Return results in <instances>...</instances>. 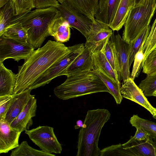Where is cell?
<instances>
[{
    "label": "cell",
    "mask_w": 156,
    "mask_h": 156,
    "mask_svg": "<svg viewBox=\"0 0 156 156\" xmlns=\"http://www.w3.org/2000/svg\"><path fill=\"white\" fill-rule=\"evenodd\" d=\"M63 43L49 40L41 47L34 50L25 60L18 71L13 94L28 89L48 69L69 51Z\"/></svg>",
    "instance_id": "6da1fadb"
},
{
    "label": "cell",
    "mask_w": 156,
    "mask_h": 156,
    "mask_svg": "<svg viewBox=\"0 0 156 156\" xmlns=\"http://www.w3.org/2000/svg\"><path fill=\"white\" fill-rule=\"evenodd\" d=\"M111 114L105 109L89 110L78 136L76 156H99L98 143L102 128Z\"/></svg>",
    "instance_id": "7a4b0ae2"
},
{
    "label": "cell",
    "mask_w": 156,
    "mask_h": 156,
    "mask_svg": "<svg viewBox=\"0 0 156 156\" xmlns=\"http://www.w3.org/2000/svg\"><path fill=\"white\" fill-rule=\"evenodd\" d=\"M100 92L110 93L107 87L94 70L68 76L63 83L54 89L55 95L65 100Z\"/></svg>",
    "instance_id": "3957f363"
},
{
    "label": "cell",
    "mask_w": 156,
    "mask_h": 156,
    "mask_svg": "<svg viewBox=\"0 0 156 156\" xmlns=\"http://www.w3.org/2000/svg\"><path fill=\"white\" fill-rule=\"evenodd\" d=\"M60 16L57 8L50 7L36 9L18 15L14 20L19 21L27 31V42L34 49L40 48L49 36L50 26Z\"/></svg>",
    "instance_id": "277c9868"
},
{
    "label": "cell",
    "mask_w": 156,
    "mask_h": 156,
    "mask_svg": "<svg viewBox=\"0 0 156 156\" xmlns=\"http://www.w3.org/2000/svg\"><path fill=\"white\" fill-rule=\"evenodd\" d=\"M156 9V0H140L131 10L124 24L122 38L130 43L148 26Z\"/></svg>",
    "instance_id": "5b68a950"
},
{
    "label": "cell",
    "mask_w": 156,
    "mask_h": 156,
    "mask_svg": "<svg viewBox=\"0 0 156 156\" xmlns=\"http://www.w3.org/2000/svg\"><path fill=\"white\" fill-rule=\"evenodd\" d=\"M84 44H80L69 47L68 52L43 73L29 89L32 90L44 86L55 78L64 75L67 69L83 50Z\"/></svg>",
    "instance_id": "8992f818"
},
{
    "label": "cell",
    "mask_w": 156,
    "mask_h": 156,
    "mask_svg": "<svg viewBox=\"0 0 156 156\" xmlns=\"http://www.w3.org/2000/svg\"><path fill=\"white\" fill-rule=\"evenodd\" d=\"M109 41L113 54L119 80L124 81L131 76L129 65L130 44L124 41L119 34L113 33Z\"/></svg>",
    "instance_id": "52a82bcc"
},
{
    "label": "cell",
    "mask_w": 156,
    "mask_h": 156,
    "mask_svg": "<svg viewBox=\"0 0 156 156\" xmlns=\"http://www.w3.org/2000/svg\"><path fill=\"white\" fill-rule=\"evenodd\" d=\"M25 133L43 151L50 153H61L62 145L58 140L52 127L39 126L25 131Z\"/></svg>",
    "instance_id": "ba28073f"
},
{
    "label": "cell",
    "mask_w": 156,
    "mask_h": 156,
    "mask_svg": "<svg viewBox=\"0 0 156 156\" xmlns=\"http://www.w3.org/2000/svg\"><path fill=\"white\" fill-rule=\"evenodd\" d=\"M34 48L28 42H23L0 36V63L6 59L12 58L18 62L25 60L31 55Z\"/></svg>",
    "instance_id": "9c48e42d"
},
{
    "label": "cell",
    "mask_w": 156,
    "mask_h": 156,
    "mask_svg": "<svg viewBox=\"0 0 156 156\" xmlns=\"http://www.w3.org/2000/svg\"><path fill=\"white\" fill-rule=\"evenodd\" d=\"M60 16L68 23L71 27L79 31L87 38L93 22L69 4L65 0L57 8Z\"/></svg>",
    "instance_id": "30bf717a"
},
{
    "label": "cell",
    "mask_w": 156,
    "mask_h": 156,
    "mask_svg": "<svg viewBox=\"0 0 156 156\" xmlns=\"http://www.w3.org/2000/svg\"><path fill=\"white\" fill-rule=\"evenodd\" d=\"M108 24L95 18L85 45L92 53L102 51L113 34Z\"/></svg>",
    "instance_id": "8fae6325"
},
{
    "label": "cell",
    "mask_w": 156,
    "mask_h": 156,
    "mask_svg": "<svg viewBox=\"0 0 156 156\" xmlns=\"http://www.w3.org/2000/svg\"><path fill=\"white\" fill-rule=\"evenodd\" d=\"M120 90L123 98L133 101L144 108L152 115L154 114L156 108L150 103L141 90L130 77L123 81Z\"/></svg>",
    "instance_id": "7c38bea8"
},
{
    "label": "cell",
    "mask_w": 156,
    "mask_h": 156,
    "mask_svg": "<svg viewBox=\"0 0 156 156\" xmlns=\"http://www.w3.org/2000/svg\"><path fill=\"white\" fill-rule=\"evenodd\" d=\"M37 99L31 95L23 110L10 124L12 128L21 132L29 130L32 126V118L36 115Z\"/></svg>",
    "instance_id": "4fadbf2b"
},
{
    "label": "cell",
    "mask_w": 156,
    "mask_h": 156,
    "mask_svg": "<svg viewBox=\"0 0 156 156\" xmlns=\"http://www.w3.org/2000/svg\"><path fill=\"white\" fill-rule=\"evenodd\" d=\"M5 120H0V153H6L18 147L21 132L11 127Z\"/></svg>",
    "instance_id": "5bb4252c"
},
{
    "label": "cell",
    "mask_w": 156,
    "mask_h": 156,
    "mask_svg": "<svg viewBox=\"0 0 156 156\" xmlns=\"http://www.w3.org/2000/svg\"><path fill=\"white\" fill-rule=\"evenodd\" d=\"M93 69L92 53L85 45L81 53L66 69L64 75L68 76L86 70Z\"/></svg>",
    "instance_id": "9a60e30c"
},
{
    "label": "cell",
    "mask_w": 156,
    "mask_h": 156,
    "mask_svg": "<svg viewBox=\"0 0 156 156\" xmlns=\"http://www.w3.org/2000/svg\"><path fill=\"white\" fill-rule=\"evenodd\" d=\"M31 90L28 89L20 93L12 95L5 118V121L10 124L21 112L31 95Z\"/></svg>",
    "instance_id": "2e32d148"
},
{
    "label": "cell",
    "mask_w": 156,
    "mask_h": 156,
    "mask_svg": "<svg viewBox=\"0 0 156 156\" xmlns=\"http://www.w3.org/2000/svg\"><path fill=\"white\" fill-rule=\"evenodd\" d=\"M121 0H99L95 19L108 25L112 21Z\"/></svg>",
    "instance_id": "e0dca14e"
},
{
    "label": "cell",
    "mask_w": 156,
    "mask_h": 156,
    "mask_svg": "<svg viewBox=\"0 0 156 156\" xmlns=\"http://www.w3.org/2000/svg\"><path fill=\"white\" fill-rule=\"evenodd\" d=\"M136 4V0H121L109 27L113 31L120 30Z\"/></svg>",
    "instance_id": "ac0fdd59"
},
{
    "label": "cell",
    "mask_w": 156,
    "mask_h": 156,
    "mask_svg": "<svg viewBox=\"0 0 156 156\" xmlns=\"http://www.w3.org/2000/svg\"><path fill=\"white\" fill-rule=\"evenodd\" d=\"M70 27L67 21L60 16L50 26L49 35L52 36L57 42H66L70 37Z\"/></svg>",
    "instance_id": "d6986e66"
},
{
    "label": "cell",
    "mask_w": 156,
    "mask_h": 156,
    "mask_svg": "<svg viewBox=\"0 0 156 156\" xmlns=\"http://www.w3.org/2000/svg\"><path fill=\"white\" fill-rule=\"evenodd\" d=\"M122 145L129 148L135 156H156V144L151 138L143 140L127 142Z\"/></svg>",
    "instance_id": "ffe728a7"
},
{
    "label": "cell",
    "mask_w": 156,
    "mask_h": 156,
    "mask_svg": "<svg viewBox=\"0 0 156 156\" xmlns=\"http://www.w3.org/2000/svg\"><path fill=\"white\" fill-rule=\"evenodd\" d=\"M17 77V74L0 63V96L13 94Z\"/></svg>",
    "instance_id": "44dd1931"
},
{
    "label": "cell",
    "mask_w": 156,
    "mask_h": 156,
    "mask_svg": "<svg viewBox=\"0 0 156 156\" xmlns=\"http://www.w3.org/2000/svg\"><path fill=\"white\" fill-rule=\"evenodd\" d=\"M93 69L100 71L117 82L120 81L116 71L112 68L101 51L92 53Z\"/></svg>",
    "instance_id": "7402d4cb"
},
{
    "label": "cell",
    "mask_w": 156,
    "mask_h": 156,
    "mask_svg": "<svg viewBox=\"0 0 156 156\" xmlns=\"http://www.w3.org/2000/svg\"><path fill=\"white\" fill-rule=\"evenodd\" d=\"M69 4L95 22V15L99 0H66Z\"/></svg>",
    "instance_id": "603a6c76"
},
{
    "label": "cell",
    "mask_w": 156,
    "mask_h": 156,
    "mask_svg": "<svg viewBox=\"0 0 156 156\" xmlns=\"http://www.w3.org/2000/svg\"><path fill=\"white\" fill-rule=\"evenodd\" d=\"M2 35L9 38L27 42L28 35L27 30L19 21L14 19L5 29Z\"/></svg>",
    "instance_id": "cb8c5ba5"
},
{
    "label": "cell",
    "mask_w": 156,
    "mask_h": 156,
    "mask_svg": "<svg viewBox=\"0 0 156 156\" xmlns=\"http://www.w3.org/2000/svg\"><path fill=\"white\" fill-rule=\"evenodd\" d=\"M97 73L108 89L110 94L114 98L116 104H120L123 97L120 92V81L117 82L100 70L93 69Z\"/></svg>",
    "instance_id": "d4e9b609"
},
{
    "label": "cell",
    "mask_w": 156,
    "mask_h": 156,
    "mask_svg": "<svg viewBox=\"0 0 156 156\" xmlns=\"http://www.w3.org/2000/svg\"><path fill=\"white\" fill-rule=\"evenodd\" d=\"M151 27L149 25L146 27L140 33L137 37L130 44L129 57V65L130 67L133 61L136 53L141 48L150 32Z\"/></svg>",
    "instance_id": "484cf974"
},
{
    "label": "cell",
    "mask_w": 156,
    "mask_h": 156,
    "mask_svg": "<svg viewBox=\"0 0 156 156\" xmlns=\"http://www.w3.org/2000/svg\"><path fill=\"white\" fill-rule=\"evenodd\" d=\"M55 155L35 149L28 144L27 142L24 141L19 146L13 150L10 156H54Z\"/></svg>",
    "instance_id": "4316f807"
},
{
    "label": "cell",
    "mask_w": 156,
    "mask_h": 156,
    "mask_svg": "<svg viewBox=\"0 0 156 156\" xmlns=\"http://www.w3.org/2000/svg\"><path fill=\"white\" fill-rule=\"evenodd\" d=\"M129 122L133 126L141 128L152 139L156 137V123L141 118L137 115H133L130 118Z\"/></svg>",
    "instance_id": "83f0119b"
},
{
    "label": "cell",
    "mask_w": 156,
    "mask_h": 156,
    "mask_svg": "<svg viewBox=\"0 0 156 156\" xmlns=\"http://www.w3.org/2000/svg\"><path fill=\"white\" fill-rule=\"evenodd\" d=\"M17 16L13 14L10 1L0 8V36L2 34L5 29L11 23Z\"/></svg>",
    "instance_id": "f1b7e54d"
},
{
    "label": "cell",
    "mask_w": 156,
    "mask_h": 156,
    "mask_svg": "<svg viewBox=\"0 0 156 156\" xmlns=\"http://www.w3.org/2000/svg\"><path fill=\"white\" fill-rule=\"evenodd\" d=\"M100 156H133L135 154L129 148L124 147L119 144L112 145L101 150Z\"/></svg>",
    "instance_id": "f546056e"
},
{
    "label": "cell",
    "mask_w": 156,
    "mask_h": 156,
    "mask_svg": "<svg viewBox=\"0 0 156 156\" xmlns=\"http://www.w3.org/2000/svg\"><path fill=\"white\" fill-rule=\"evenodd\" d=\"M15 16L22 15L35 8L34 0H10Z\"/></svg>",
    "instance_id": "4dcf8cb0"
},
{
    "label": "cell",
    "mask_w": 156,
    "mask_h": 156,
    "mask_svg": "<svg viewBox=\"0 0 156 156\" xmlns=\"http://www.w3.org/2000/svg\"><path fill=\"white\" fill-rule=\"evenodd\" d=\"M138 87L146 97L153 96L156 92V73L147 75L140 82Z\"/></svg>",
    "instance_id": "1f68e13d"
},
{
    "label": "cell",
    "mask_w": 156,
    "mask_h": 156,
    "mask_svg": "<svg viewBox=\"0 0 156 156\" xmlns=\"http://www.w3.org/2000/svg\"><path fill=\"white\" fill-rule=\"evenodd\" d=\"M156 48V18L151 27L149 35L141 48L144 54L143 62L151 51Z\"/></svg>",
    "instance_id": "d6a6232c"
},
{
    "label": "cell",
    "mask_w": 156,
    "mask_h": 156,
    "mask_svg": "<svg viewBox=\"0 0 156 156\" xmlns=\"http://www.w3.org/2000/svg\"><path fill=\"white\" fill-rule=\"evenodd\" d=\"M143 73L147 75L156 73V48L151 51L141 64Z\"/></svg>",
    "instance_id": "836d02e7"
},
{
    "label": "cell",
    "mask_w": 156,
    "mask_h": 156,
    "mask_svg": "<svg viewBox=\"0 0 156 156\" xmlns=\"http://www.w3.org/2000/svg\"><path fill=\"white\" fill-rule=\"evenodd\" d=\"M12 97V95L0 96V120H5Z\"/></svg>",
    "instance_id": "e575fe53"
},
{
    "label": "cell",
    "mask_w": 156,
    "mask_h": 156,
    "mask_svg": "<svg viewBox=\"0 0 156 156\" xmlns=\"http://www.w3.org/2000/svg\"><path fill=\"white\" fill-rule=\"evenodd\" d=\"M144 58V54L141 49L136 53L134 59V62L130 77L134 80L137 75Z\"/></svg>",
    "instance_id": "d590c367"
},
{
    "label": "cell",
    "mask_w": 156,
    "mask_h": 156,
    "mask_svg": "<svg viewBox=\"0 0 156 156\" xmlns=\"http://www.w3.org/2000/svg\"><path fill=\"white\" fill-rule=\"evenodd\" d=\"M57 0H34V5L37 9L45 8L50 7L57 8L60 4Z\"/></svg>",
    "instance_id": "8d00e7d4"
},
{
    "label": "cell",
    "mask_w": 156,
    "mask_h": 156,
    "mask_svg": "<svg viewBox=\"0 0 156 156\" xmlns=\"http://www.w3.org/2000/svg\"><path fill=\"white\" fill-rule=\"evenodd\" d=\"M109 40L106 43L104 48L101 51L104 54L113 69L116 72L113 54Z\"/></svg>",
    "instance_id": "74e56055"
},
{
    "label": "cell",
    "mask_w": 156,
    "mask_h": 156,
    "mask_svg": "<svg viewBox=\"0 0 156 156\" xmlns=\"http://www.w3.org/2000/svg\"><path fill=\"white\" fill-rule=\"evenodd\" d=\"M135 134L134 136H131L130 139L127 141L130 142L132 141L138 140L141 141L147 140L150 137L149 135L141 128L137 127Z\"/></svg>",
    "instance_id": "f35d334b"
},
{
    "label": "cell",
    "mask_w": 156,
    "mask_h": 156,
    "mask_svg": "<svg viewBox=\"0 0 156 156\" xmlns=\"http://www.w3.org/2000/svg\"><path fill=\"white\" fill-rule=\"evenodd\" d=\"M83 125V122L80 120H79L76 121V125L75 126V129H78L82 127Z\"/></svg>",
    "instance_id": "ab89813d"
},
{
    "label": "cell",
    "mask_w": 156,
    "mask_h": 156,
    "mask_svg": "<svg viewBox=\"0 0 156 156\" xmlns=\"http://www.w3.org/2000/svg\"><path fill=\"white\" fill-rule=\"evenodd\" d=\"M10 0H0V8L4 6Z\"/></svg>",
    "instance_id": "60d3db41"
},
{
    "label": "cell",
    "mask_w": 156,
    "mask_h": 156,
    "mask_svg": "<svg viewBox=\"0 0 156 156\" xmlns=\"http://www.w3.org/2000/svg\"><path fill=\"white\" fill-rule=\"evenodd\" d=\"M153 118L156 119V111L154 114L153 115Z\"/></svg>",
    "instance_id": "b9f144b4"
},
{
    "label": "cell",
    "mask_w": 156,
    "mask_h": 156,
    "mask_svg": "<svg viewBox=\"0 0 156 156\" xmlns=\"http://www.w3.org/2000/svg\"><path fill=\"white\" fill-rule=\"evenodd\" d=\"M60 3H62L65 0H57Z\"/></svg>",
    "instance_id": "7bdbcfd3"
},
{
    "label": "cell",
    "mask_w": 156,
    "mask_h": 156,
    "mask_svg": "<svg viewBox=\"0 0 156 156\" xmlns=\"http://www.w3.org/2000/svg\"><path fill=\"white\" fill-rule=\"evenodd\" d=\"M153 139V141H154V142L156 144V137L154 138Z\"/></svg>",
    "instance_id": "ee69618b"
},
{
    "label": "cell",
    "mask_w": 156,
    "mask_h": 156,
    "mask_svg": "<svg viewBox=\"0 0 156 156\" xmlns=\"http://www.w3.org/2000/svg\"><path fill=\"white\" fill-rule=\"evenodd\" d=\"M140 0H136V4L138 3Z\"/></svg>",
    "instance_id": "f6af8a7d"
},
{
    "label": "cell",
    "mask_w": 156,
    "mask_h": 156,
    "mask_svg": "<svg viewBox=\"0 0 156 156\" xmlns=\"http://www.w3.org/2000/svg\"><path fill=\"white\" fill-rule=\"evenodd\" d=\"M153 96L156 97V92H155V93L154 94Z\"/></svg>",
    "instance_id": "bcb514c9"
},
{
    "label": "cell",
    "mask_w": 156,
    "mask_h": 156,
    "mask_svg": "<svg viewBox=\"0 0 156 156\" xmlns=\"http://www.w3.org/2000/svg\"></svg>",
    "instance_id": "7dc6e473"
}]
</instances>
